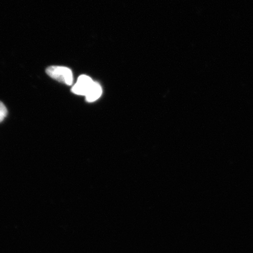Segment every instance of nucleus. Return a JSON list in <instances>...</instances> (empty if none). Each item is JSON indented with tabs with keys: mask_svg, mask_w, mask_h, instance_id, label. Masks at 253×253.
Returning a JSON list of instances; mask_svg holds the SVG:
<instances>
[{
	"mask_svg": "<svg viewBox=\"0 0 253 253\" xmlns=\"http://www.w3.org/2000/svg\"><path fill=\"white\" fill-rule=\"evenodd\" d=\"M7 109L4 103L0 102V123H1L4 120L7 115Z\"/></svg>",
	"mask_w": 253,
	"mask_h": 253,
	"instance_id": "nucleus-4",
	"label": "nucleus"
},
{
	"mask_svg": "<svg viewBox=\"0 0 253 253\" xmlns=\"http://www.w3.org/2000/svg\"><path fill=\"white\" fill-rule=\"evenodd\" d=\"M94 81L87 75H81L77 83L72 87V92L80 96H86Z\"/></svg>",
	"mask_w": 253,
	"mask_h": 253,
	"instance_id": "nucleus-2",
	"label": "nucleus"
},
{
	"mask_svg": "<svg viewBox=\"0 0 253 253\" xmlns=\"http://www.w3.org/2000/svg\"><path fill=\"white\" fill-rule=\"evenodd\" d=\"M46 72L50 78L69 86H71L74 82L72 71L65 66H49L46 69Z\"/></svg>",
	"mask_w": 253,
	"mask_h": 253,
	"instance_id": "nucleus-1",
	"label": "nucleus"
},
{
	"mask_svg": "<svg viewBox=\"0 0 253 253\" xmlns=\"http://www.w3.org/2000/svg\"><path fill=\"white\" fill-rule=\"evenodd\" d=\"M102 94V88L97 82H93L85 97L87 102H93L99 99Z\"/></svg>",
	"mask_w": 253,
	"mask_h": 253,
	"instance_id": "nucleus-3",
	"label": "nucleus"
}]
</instances>
